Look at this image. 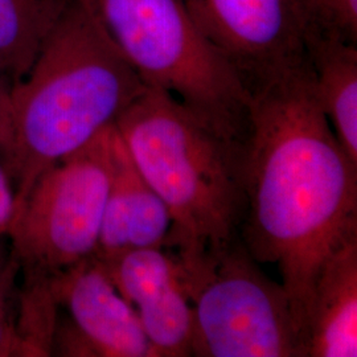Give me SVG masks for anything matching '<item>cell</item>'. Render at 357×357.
<instances>
[{"instance_id": "obj_1", "label": "cell", "mask_w": 357, "mask_h": 357, "mask_svg": "<svg viewBox=\"0 0 357 357\" xmlns=\"http://www.w3.org/2000/svg\"><path fill=\"white\" fill-rule=\"evenodd\" d=\"M248 90L241 241L258 264L278 266L306 348L320 270L357 237V165L320 107L306 53Z\"/></svg>"}, {"instance_id": "obj_2", "label": "cell", "mask_w": 357, "mask_h": 357, "mask_svg": "<svg viewBox=\"0 0 357 357\" xmlns=\"http://www.w3.org/2000/svg\"><path fill=\"white\" fill-rule=\"evenodd\" d=\"M144 88L85 1L70 0L28 72L8 90L0 153L16 208L45 169L113 126Z\"/></svg>"}, {"instance_id": "obj_3", "label": "cell", "mask_w": 357, "mask_h": 357, "mask_svg": "<svg viewBox=\"0 0 357 357\" xmlns=\"http://www.w3.org/2000/svg\"><path fill=\"white\" fill-rule=\"evenodd\" d=\"M115 128L168 209L163 249L183 268H205L241 240L245 139L220 132L153 86L128 105Z\"/></svg>"}, {"instance_id": "obj_4", "label": "cell", "mask_w": 357, "mask_h": 357, "mask_svg": "<svg viewBox=\"0 0 357 357\" xmlns=\"http://www.w3.org/2000/svg\"><path fill=\"white\" fill-rule=\"evenodd\" d=\"M141 77L220 132L245 139L249 90L205 38L184 0H84Z\"/></svg>"}, {"instance_id": "obj_5", "label": "cell", "mask_w": 357, "mask_h": 357, "mask_svg": "<svg viewBox=\"0 0 357 357\" xmlns=\"http://www.w3.org/2000/svg\"><path fill=\"white\" fill-rule=\"evenodd\" d=\"M113 126L45 169L16 208L7 236L26 283L50 281L96 253L112 175Z\"/></svg>"}, {"instance_id": "obj_6", "label": "cell", "mask_w": 357, "mask_h": 357, "mask_svg": "<svg viewBox=\"0 0 357 357\" xmlns=\"http://www.w3.org/2000/svg\"><path fill=\"white\" fill-rule=\"evenodd\" d=\"M181 270L193 308V356L307 357L283 284L241 240L204 268Z\"/></svg>"}, {"instance_id": "obj_7", "label": "cell", "mask_w": 357, "mask_h": 357, "mask_svg": "<svg viewBox=\"0 0 357 357\" xmlns=\"http://www.w3.org/2000/svg\"><path fill=\"white\" fill-rule=\"evenodd\" d=\"M50 286L59 310L52 355L85 357H156L141 321L119 294L96 255L52 275Z\"/></svg>"}, {"instance_id": "obj_8", "label": "cell", "mask_w": 357, "mask_h": 357, "mask_svg": "<svg viewBox=\"0 0 357 357\" xmlns=\"http://www.w3.org/2000/svg\"><path fill=\"white\" fill-rule=\"evenodd\" d=\"M205 38L250 84L305 56L303 0H184Z\"/></svg>"}, {"instance_id": "obj_9", "label": "cell", "mask_w": 357, "mask_h": 357, "mask_svg": "<svg viewBox=\"0 0 357 357\" xmlns=\"http://www.w3.org/2000/svg\"><path fill=\"white\" fill-rule=\"evenodd\" d=\"M102 262L135 310L156 357L193 356V308L176 257L163 248H144Z\"/></svg>"}, {"instance_id": "obj_10", "label": "cell", "mask_w": 357, "mask_h": 357, "mask_svg": "<svg viewBox=\"0 0 357 357\" xmlns=\"http://www.w3.org/2000/svg\"><path fill=\"white\" fill-rule=\"evenodd\" d=\"M112 175L94 255L102 261L126 250L163 248L171 216L163 200L142 176L116 128L110 132Z\"/></svg>"}, {"instance_id": "obj_11", "label": "cell", "mask_w": 357, "mask_h": 357, "mask_svg": "<svg viewBox=\"0 0 357 357\" xmlns=\"http://www.w3.org/2000/svg\"><path fill=\"white\" fill-rule=\"evenodd\" d=\"M307 357L357 356V237L332 253L314 287Z\"/></svg>"}, {"instance_id": "obj_12", "label": "cell", "mask_w": 357, "mask_h": 357, "mask_svg": "<svg viewBox=\"0 0 357 357\" xmlns=\"http://www.w3.org/2000/svg\"><path fill=\"white\" fill-rule=\"evenodd\" d=\"M305 53L320 107L357 165V44L306 33Z\"/></svg>"}, {"instance_id": "obj_13", "label": "cell", "mask_w": 357, "mask_h": 357, "mask_svg": "<svg viewBox=\"0 0 357 357\" xmlns=\"http://www.w3.org/2000/svg\"><path fill=\"white\" fill-rule=\"evenodd\" d=\"M70 0H0V69L11 84L26 75Z\"/></svg>"}, {"instance_id": "obj_14", "label": "cell", "mask_w": 357, "mask_h": 357, "mask_svg": "<svg viewBox=\"0 0 357 357\" xmlns=\"http://www.w3.org/2000/svg\"><path fill=\"white\" fill-rule=\"evenodd\" d=\"M303 4L306 33L357 44V0H303Z\"/></svg>"}, {"instance_id": "obj_15", "label": "cell", "mask_w": 357, "mask_h": 357, "mask_svg": "<svg viewBox=\"0 0 357 357\" xmlns=\"http://www.w3.org/2000/svg\"><path fill=\"white\" fill-rule=\"evenodd\" d=\"M13 274L0 282V357L24 356L23 343L11 319V283Z\"/></svg>"}, {"instance_id": "obj_16", "label": "cell", "mask_w": 357, "mask_h": 357, "mask_svg": "<svg viewBox=\"0 0 357 357\" xmlns=\"http://www.w3.org/2000/svg\"><path fill=\"white\" fill-rule=\"evenodd\" d=\"M16 212V196L11 178L0 162V236H7Z\"/></svg>"}, {"instance_id": "obj_17", "label": "cell", "mask_w": 357, "mask_h": 357, "mask_svg": "<svg viewBox=\"0 0 357 357\" xmlns=\"http://www.w3.org/2000/svg\"><path fill=\"white\" fill-rule=\"evenodd\" d=\"M11 86V79L7 76L1 69H0V128L3 125L4 119V113H6V105H7V97H8V90Z\"/></svg>"}, {"instance_id": "obj_18", "label": "cell", "mask_w": 357, "mask_h": 357, "mask_svg": "<svg viewBox=\"0 0 357 357\" xmlns=\"http://www.w3.org/2000/svg\"><path fill=\"white\" fill-rule=\"evenodd\" d=\"M16 268H17V266H16V264L13 262V258H11V261H10L8 264L4 262V261L0 258V282L3 281V280H6L8 275L13 274Z\"/></svg>"}]
</instances>
